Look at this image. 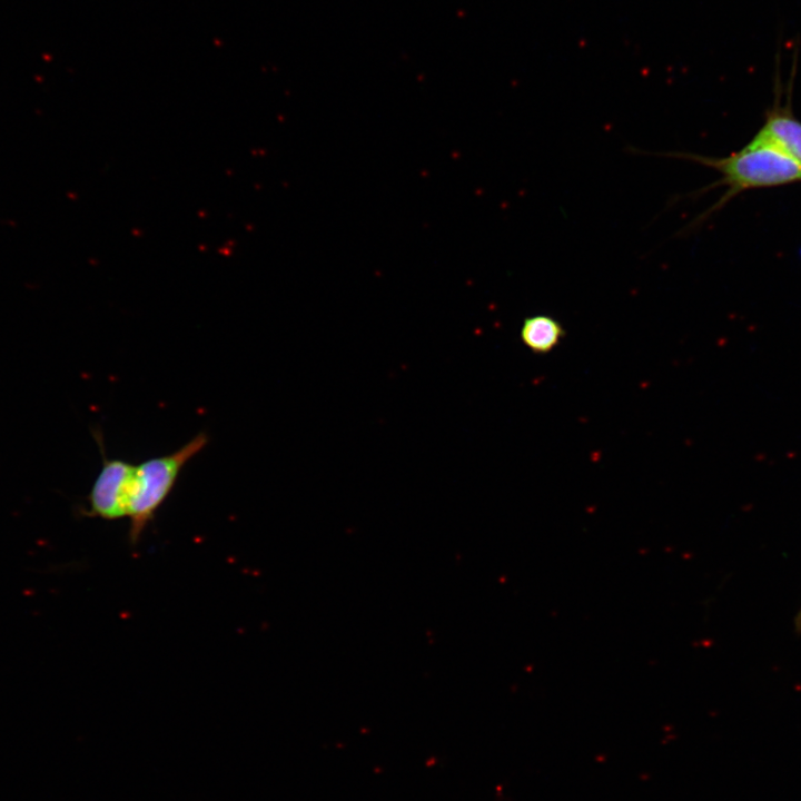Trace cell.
Returning <instances> with one entry per match:
<instances>
[{"label": "cell", "instance_id": "6da1fadb", "mask_svg": "<svg viewBox=\"0 0 801 801\" xmlns=\"http://www.w3.org/2000/svg\"><path fill=\"white\" fill-rule=\"evenodd\" d=\"M656 155L713 167L722 174L721 182L728 185L731 192L801 179V162L755 137L742 150L725 158H711L684 151Z\"/></svg>", "mask_w": 801, "mask_h": 801}, {"label": "cell", "instance_id": "7a4b0ae2", "mask_svg": "<svg viewBox=\"0 0 801 801\" xmlns=\"http://www.w3.org/2000/svg\"><path fill=\"white\" fill-rule=\"evenodd\" d=\"M208 443L200 432L179 449L135 465L128 497L130 535L136 540L171 492L182 467Z\"/></svg>", "mask_w": 801, "mask_h": 801}, {"label": "cell", "instance_id": "3957f363", "mask_svg": "<svg viewBox=\"0 0 801 801\" xmlns=\"http://www.w3.org/2000/svg\"><path fill=\"white\" fill-rule=\"evenodd\" d=\"M101 449L102 466L87 497L88 513L105 520L127 516L128 497L135 465L119 458L105 455L101 435L95 433Z\"/></svg>", "mask_w": 801, "mask_h": 801}, {"label": "cell", "instance_id": "277c9868", "mask_svg": "<svg viewBox=\"0 0 801 801\" xmlns=\"http://www.w3.org/2000/svg\"><path fill=\"white\" fill-rule=\"evenodd\" d=\"M564 334L562 324L545 314L526 317L520 330L521 340L535 354L551 353L560 345Z\"/></svg>", "mask_w": 801, "mask_h": 801}, {"label": "cell", "instance_id": "5b68a950", "mask_svg": "<svg viewBox=\"0 0 801 801\" xmlns=\"http://www.w3.org/2000/svg\"><path fill=\"white\" fill-rule=\"evenodd\" d=\"M755 138L801 162V123L793 118L772 115Z\"/></svg>", "mask_w": 801, "mask_h": 801}, {"label": "cell", "instance_id": "8992f818", "mask_svg": "<svg viewBox=\"0 0 801 801\" xmlns=\"http://www.w3.org/2000/svg\"><path fill=\"white\" fill-rule=\"evenodd\" d=\"M794 626L798 633H801V607L794 619Z\"/></svg>", "mask_w": 801, "mask_h": 801}]
</instances>
